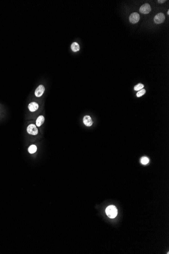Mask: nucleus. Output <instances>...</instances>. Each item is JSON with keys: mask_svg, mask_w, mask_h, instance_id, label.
Returning <instances> with one entry per match:
<instances>
[{"mask_svg": "<svg viewBox=\"0 0 169 254\" xmlns=\"http://www.w3.org/2000/svg\"><path fill=\"white\" fill-rule=\"evenodd\" d=\"M105 213L109 218L114 219L115 218L117 214V210L116 207L113 205L108 206L106 208Z\"/></svg>", "mask_w": 169, "mask_h": 254, "instance_id": "f257e3e1", "label": "nucleus"}, {"mask_svg": "<svg viewBox=\"0 0 169 254\" xmlns=\"http://www.w3.org/2000/svg\"><path fill=\"white\" fill-rule=\"evenodd\" d=\"M165 19V16L162 13H160L156 14L154 18V22L156 24H160L162 23V22L164 21Z\"/></svg>", "mask_w": 169, "mask_h": 254, "instance_id": "f03ea898", "label": "nucleus"}, {"mask_svg": "<svg viewBox=\"0 0 169 254\" xmlns=\"http://www.w3.org/2000/svg\"><path fill=\"white\" fill-rule=\"evenodd\" d=\"M151 7L148 4H144L140 8L139 11L141 13L144 14L149 13L151 11Z\"/></svg>", "mask_w": 169, "mask_h": 254, "instance_id": "7ed1b4c3", "label": "nucleus"}, {"mask_svg": "<svg viewBox=\"0 0 169 254\" xmlns=\"http://www.w3.org/2000/svg\"><path fill=\"white\" fill-rule=\"evenodd\" d=\"M27 131L30 134L37 135L38 133V129L35 124H30L27 128Z\"/></svg>", "mask_w": 169, "mask_h": 254, "instance_id": "20e7f679", "label": "nucleus"}, {"mask_svg": "<svg viewBox=\"0 0 169 254\" xmlns=\"http://www.w3.org/2000/svg\"><path fill=\"white\" fill-rule=\"evenodd\" d=\"M140 19V15L138 13H133L130 16L129 20L132 24H136Z\"/></svg>", "mask_w": 169, "mask_h": 254, "instance_id": "39448f33", "label": "nucleus"}, {"mask_svg": "<svg viewBox=\"0 0 169 254\" xmlns=\"http://www.w3.org/2000/svg\"><path fill=\"white\" fill-rule=\"evenodd\" d=\"M45 87L42 85H40V86H38V88L36 89L35 91V95L37 97H40L43 94L44 91H45Z\"/></svg>", "mask_w": 169, "mask_h": 254, "instance_id": "423d86ee", "label": "nucleus"}, {"mask_svg": "<svg viewBox=\"0 0 169 254\" xmlns=\"http://www.w3.org/2000/svg\"><path fill=\"white\" fill-rule=\"evenodd\" d=\"M83 122L84 124L87 126H91L93 124V121L91 118L88 115L84 116L83 118Z\"/></svg>", "mask_w": 169, "mask_h": 254, "instance_id": "0eeeda50", "label": "nucleus"}, {"mask_svg": "<svg viewBox=\"0 0 169 254\" xmlns=\"http://www.w3.org/2000/svg\"><path fill=\"white\" fill-rule=\"evenodd\" d=\"M28 108L31 112H35L38 109V105L36 102H32L29 105Z\"/></svg>", "mask_w": 169, "mask_h": 254, "instance_id": "6e6552de", "label": "nucleus"}, {"mask_svg": "<svg viewBox=\"0 0 169 254\" xmlns=\"http://www.w3.org/2000/svg\"><path fill=\"white\" fill-rule=\"evenodd\" d=\"M44 121H45V118L43 116L41 115L40 116H38L36 120L37 126L38 127L41 126L44 123Z\"/></svg>", "mask_w": 169, "mask_h": 254, "instance_id": "1a4fd4ad", "label": "nucleus"}, {"mask_svg": "<svg viewBox=\"0 0 169 254\" xmlns=\"http://www.w3.org/2000/svg\"><path fill=\"white\" fill-rule=\"evenodd\" d=\"M80 45L77 42L72 43L71 45V49L74 52H77L80 50Z\"/></svg>", "mask_w": 169, "mask_h": 254, "instance_id": "9d476101", "label": "nucleus"}, {"mask_svg": "<svg viewBox=\"0 0 169 254\" xmlns=\"http://www.w3.org/2000/svg\"><path fill=\"white\" fill-rule=\"evenodd\" d=\"M37 148L36 146L34 145H31L30 147L29 148V152H30V153L31 154H33L35 153V152L37 151Z\"/></svg>", "mask_w": 169, "mask_h": 254, "instance_id": "9b49d317", "label": "nucleus"}, {"mask_svg": "<svg viewBox=\"0 0 169 254\" xmlns=\"http://www.w3.org/2000/svg\"><path fill=\"white\" fill-rule=\"evenodd\" d=\"M143 87H144V85L140 83L134 87V90H135V91H139L140 90L143 89Z\"/></svg>", "mask_w": 169, "mask_h": 254, "instance_id": "f8f14e48", "label": "nucleus"}, {"mask_svg": "<svg viewBox=\"0 0 169 254\" xmlns=\"http://www.w3.org/2000/svg\"><path fill=\"white\" fill-rule=\"evenodd\" d=\"M149 159L146 157H143L141 159V162L142 164L144 165L147 164V163L149 162Z\"/></svg>", "mask_w": 169, "mask_h": 254, "instance_id": "ddd939ff", "label": "nucleus"}, {"mask_svg": "<svg viewBox=\"0 0 169 254\" xmlns=\"http://www.w3.org/2000/svg\"><path fill=\"white\" fill-rule=\"evenodd\" d=\"M145 93H146V91H145V89H141L137 93V94H136L137 97H142V96Z\"/></svg>", "mask_w": 169, "mask_h": 254, "instance_id": "4468645a", "label": "nucleus"}, {"mask_svg": "<svg viewBox=\"0 0 169 254\" xmlns=\"http://www.w3.org/2000/svg\"><path fill=\"white\" fill-rule=\"evenodd\" d=\"M165 1H160V0H159V1H157V2H158L160 3H164Z\"/></svg>", "mask_w": 169, "mask_h": 254, "instance_id": "2eb2a0df", "label": "nucleus"}, {"mask_svg": "<svg viewBox=\"0 0 169 254\" xmlns=\"http://www.w3.org/2000/svg\"><path fill=\"white\" fill-rule=\"evenodd\" d=\"M168 15L169 14V11H168Z\"/></svg>", "mask_w": 169, "mask_h": 254, "instance_id": "dca6fc26", "label": "nucleus"}]
</instances>
